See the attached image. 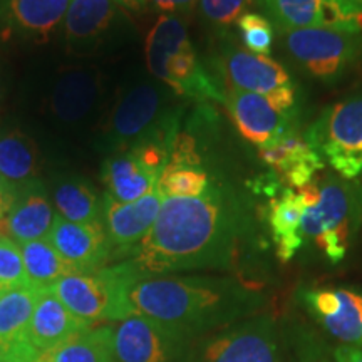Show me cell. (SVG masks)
Segmentation results:
<instances>
[{"instance_id": "obj_1", "label": "cell", "mask_w": 362, "mask_h": 362, "mask_svg": "<svg viewBox=\"0 0 362 362\" xmlns=\"http://www.w3.org/2000/svg\"><path fill=\"white\" fill-rule=\"evenodd\" d=\"M260 248L259 218L250 198L215 176L200 197H165L151 230L126 262L139 275L240 270Z\"/></svg>"}, {"instance_id": "obj_2", "label": "cell", "mask_w": 362, "mask_h": 362, "mask_svg": "<svg viewBox=\"0 0 362 362\" xmlns=\"http://www.w3.org/2000/svg\"><path fill=\"white\" fill-rule=\"evenodd\" d=\"M112 270L117 284L115 320L139 315L200 334L242 322L267 305L262 288L240 279L139 275L126 260Z\"/></svg>"}, {"instance_id": "obj_3", "label": "cell", "mask_w": 362, "mask_h": 362, "mask_svg": "<svg viewBox=\"0 0 362 362\" xmlns=\"http://www.w3.org/2000/svg\"><path fill=\"white\" fill-rule=\"evenodd\" d=\"M175 98L173 90L156 79L134 81L119 89L99 124L107 156L148 139L178 136L183 106L175 104Z\"/></svg>"}, {"instance_id": "obj_4", "label": "cell", "mask_w": 362, "mask_h": 362, "mask_svg": "<svg viewBox=\"0 0 362 362\" xmlns=\"http://www.w3.org/2000/svg\"><path fill=\"white\" fill-rule=\"evenodd\" d=\"M300 192L304 247L312 245L329 264H339L349 253L362 223L359 187L334 173H324Z\"/></svg>"}, {"instance_id": "obj_5", "label": "cell", "mask_w": 362, "mask_h": 362, "mask_svg": "<svg viewBox=\"0 0 362 362\" xmlns=\"http://www.w3.org/2000/svg\"><path fill=\"white\" fill-rule=\"evenodd\" d=\"M148 71L178 98L194 103H225V93L206 67L202 64L189 37L185 19L160 16L144 44Z\"/></svg>"}, {"instance_id": "obj_6", "label": "cell", "mask_w": 362, "mask_h": 362, "mask_svg": "<svg viewBox=\"0 0 362 362\" xmlns=\"http://www.w3.org/2000/svg\"><path fill=\"white\" fill-rule=\"evenodd\" d=\"M106 74L93 64L61 67L42 99V115L56 129L81 131L101 124L107 110Z\"/></svg>"}, {"instance_id": "obj_7", "label": "cell", "mask_w": 362, "mask_h": 362, "mask_svg": "<svg viewBox=\"0 0 362 362\" xmlns=\"http://www.w3.org/2000/svg\"><path fill=\"white\" fill-rule=\"evenodd\" d=\"M277 39L293 64L322 83H336L362 61V33L291 29L277 30Z\"/></svg>"}, {"instance_id": "obj_8", "label": "cell", "mask_w": 362, "mask_h": 362, "mask_svg": "<svg viewBox=\"0 0 362 362\" xmlns=\"http://www.w3.org/2000/svg\"><path fill=\"white\" fill-rule=\"evenodd\" d=\"M304 138L341 178L362 176V93L327 106Z\"/></svg>"}, {"instance_id": "obj_9", "label": "cell", "mask_w": 362, "mask_h": 362, "mask_svg": "<svg viewBox=\"0 0 362 362\" xmlns=\"http://www.w3.org/2000/svg\"><path fill=\"white\" fill-rule=\"evenodd\" d=\"M225 107L238 134L259 149L270 146L284 136L297 133L298 98L296 84L272 96L228 89Z\"/></svg>"}, {"instance_id": "obj_10", "label": "cell", "mask_w": 362, "mask_h": 362, "mask_svg": "<svg viewBox=\"0 0 362 362\" xmlns=\"http://www.w3.org/2000/svg\"><path fill=\"white\" fill-rule=\"evenodd\" d=\"M180 134V133H178ZM176 136L148 139L126 151L106 156L101 178L117 202H134L158 187L168 165Z\"/></svg>"}, {"instance_id": "obj_11", "label": "cell", "mask_w": 362, "mask_h": 362, "mask_svg": "<svg viewBox=\"0 0 362 362\" xmlns=\"http://www.w3.org/2000/svg\"><path fill=\"white\" fill-rule=\"evenodd\" d=\"M193 336L146 317H128L115 327L116 362H193Z\"/></svg>"}, {"instance_id": "obj_12", "label": "cell", "mask_w": 362, "mask_h": 362, "mask_svg": "<svg viewBox=\"0 0 362 362\" xmlns=\"http://www.w3.org/2000/svg\"><path fill=\"white\" fill-rule=\"evenodd\" d=\"M202 362H284L274 315L264 310L221 330L205 344Z\"/></svg>"}, {"instance_id": "obj_13", "label": "cell", "mask_w": 362, "mask_h": 362, "mask_svg": "<svg viewBox=\"0 0 362 362\" xmlns=\"http://www.w3.org/2000/svg\"><path fill=\"white\" fill-rule=\"evenodd\" d=\"M277 30L334 29L362 33V11L347 0H259Z\"/></svg>"}, {"instance_id": "obj_14", "label": "cell", "mask_w": 362, "mask_h": 362, "mask_svg": "<svg viewBox=\"0 0 362 362\" xmlns=\"http://www.w3.org/2000/svg\"><path fill=\"white\" fill-rule=\"evenodd\" d=\"M215 66L223 90L235 89L272 96L293 84L288 71L279 61L235 47L232 42L221 45Z\"/></svg>"}, {"instance_id": "obj_15", "label": "cell", "mask_w": 362, "mask_h": 362, "mask_svg": "<svg viewBox=\"0 0 362 362\" xmlns=\"http://www.w3.org/2000/svg\"><path fill=\"white\" fill-rule=\"evenodd\" d=\"M49 291L88 325L115 320L117 292L111 267L89 274L74 272L57 280Z\"/></svg>"}, {"instance_id": "obj_16", "label": "cell", "mask_w": 362, "mask_h": 362, "mask_svg": "<svg viewBox=\"0 0 362 362\" xmlns=\"http://www.w3.org/2000/svg\"><path fill=\"white\" fill-rule=\"evenodd\" d=\"M165 194L156 187L148 194L134 202H117L111 194H103V223L110 238L112 257L129 259L134 248L146 237L160 208Z\"/></svg>"}, {"instance_id": "obj_17", "label": "cell", "mask_w": 362, "mask_h": 362, "mask_svg": "<svg viewBox=\"0 0 362 362\" xmlns=\"http://www.w3.org/2000/svg\"><path fill=\"white\" fill-rule=\"evenodd\" d=\"M298 300L312 319L346 346L362 349V296L349 288H302Z\"/></svg>"}, {"instance_id": "obj_18", "label": "cell", "mask_w": 362, "mask_h": 362, "mask_svg": "<svg viewBox=\"0 0 362 362\" xmlns=\"http://www.w3.org/2000/svg\"><path fill=\"white\" fill-rule=\"evenodd\" d=\"M69 2L0 0V42H45L61 29Z\"/></svg>"}, {"instance_id": "obj_19", "label": "cell", "mask_w": 362, "mask_h": 362, "mask_svg": "<svg viewBox=\"0 0 362 362\" xmlns=\"http://www.w3.org/2000/svg\"><path fill=\"white\" fill-rule=\"evenodd\" d=\"M124 8L116 0H71L59 33L62 40L76 49H94L126 25Z\"/></svg>"}, {"instance_id": "obj_20", "label": "cell", "mask_w": 362, "mask_h": 362, "mask_svg": "<svg viewBox=\"0 0 362 362\" xmlns=\"http://www.w3.org/2000/svg\"><path fill=\"white\" fill-rule=\"evenodd\" d=\"M47 240L56 247L62 259L81 274L104 269L112 257V248L103 221L74 223L56 215Z\"/></svg>"}, {"instance_id": "obj_21", "label": "cell", "mask_w": 362, "mask_h": 362, "mask_svg": "<svg viewBox=\"0 0 362 362\" xmlns=\"http://www.w3.org/2000/svg\"><path fill=\"white\" fill-rule=\"evenodd\" d=\"M56 215L45 185L39 178L33 180L17 187L11 210L0 220V233L19 245L49 238Z\"/></svg>"}, {"instance_id": "obj_22", "label": "cell", "mask_w": 362, "mask_h": 362, "mask_svg": "<svg viewBox=\"0 0 362 362\" xmlns=\"http://www.w3.org/2000/svg\"><path fill=\"white\" fill-rule=\"evenodd\" d=\"M260 160L272 170V178L282 188H302L322 173L325 163L304 133H291L270 146L259 149Z\"/></svg>"}, {"instance_id": "obj_23", "label": "cell", "mask_w": 362, "mask_h": 362, "mask_svg": "<svg viewBox=\"0 0 362 362\" xmlns=\"http://www.w3.org/2000/svg\"><path fill=\"white\" fill-rule=\"evenodd\" d=\"M88 327L93 325L78 319L49 288H42L25 330V346L30 359L35 362L59 342Z\"/></svg>"}, {"instance_id": "obj_24", "label": "cell", "mask_w": 362, "mask_h": 362, "mask_svg": "<svg viewBox=\"0 0 362 362\" xmlns=\"http://www.w3.org/2000/svg\"><path fill=\"white\" fill-rule=\"evenodd\" d=\"M40 291L27 284L0 293V362H33L25 330Z\"/></svg>"}, {"instance_id": "obj_25", "label": "cell", "mask_w": 362, "mask_h": 362, "mask_svg": "<svg viewBox=\"0 0 362 362\" xmlns=\"http://www.w3.org/2000/svg\"><path fill=\"white\" fill-rule=\"evenodd\" d=\"M304 197L300 188H282L272 194L267 206V225L275 255L287 264L304 248L302 237Z\"/></svg>"}, {"instance_id": "obj_26", "label": "cell", "mask_w": 362, "mask_h": 362, "mask_svg": "<svg viewBox=\"0 0 362 362\" xmlns=\"http://www.w3.org/2000/svg\"><path fill=\"white\" fill-rule=\"evenodd\" d=\"M35 362H116L115 327L93 325L79 330L54 346Z\"/></svg>"}, {"instance_id": "obj_27", "label": "cell", "mask_w": 362, "mask_h": 362, "mask_svg": "<svg viewBox=\"0 0 362 362\" xmlns=\"http://www.w3.org/2000/svg\"><path fill=\"white\" fill-rule=\"evenodd\" d=\"M52 205L56 214L74 223L103 221V198L88 180L66 176L54 185Z\"/></svg>"}, {"instance_id": "obj_28", "label": "cell", "mask_w": 362, "mask_h": 362, "mask_svg": "<svg viewBox=\"0 0 362 362\" xmlns=\"http://www.w3.org/2000/svg\"><path fill=\"white\" fill-rule=\"evenodd\" d=\"M39 151L29 136L21 131L0 134V175L12 187L37 180Z\"/></svg>"}, {"instance_id": "obj_29", "label": "cell", "mask_w": 362, "mask_h": 362, "mask_svg": "<svg viewBox=\"0 0 362 362\" xmlns=\"http://www.w3.org/2000/svg\"><path fill=\"white\" fill-rule=\"evenodd\" d=\"M27 280L37 288H49L66 275L74 274V269L62 259L61 253L47 238L21 243Z\"/></svg>"}, {"instance_id": "obj_30", "label": "cell", "mask_w": 362, "mask_h": 362, "mask_svg": "<svg viewBox=\"0 0 362 362\" xmlns=\"http://www.w3.org/2000/svg\"><path fill=\"white\" fill-rule=\"evenodd\" d=\"M237 29L245 51L260 54V56H270L275 33L274 24L265 16L257 12L243 13L237 21Z\"/></svg>"}, {"instance_id": "obj_31", "label": "cell", "mask_w": 362, "mask_h": 362, "mask_svg": "<svg viewBox=\"0 0 362 362\" xmlns=\"http://www.w3.org/2000/svg\"><path fill=\"white\" fill-rule=\"evenodd\" d=\"M253 6H259V0H200L198 12L208 25L228 29Z\"/></svg>"}, {"instance_id": "obj_32", "label": "cell", "mask_w": 362, "mask_h": 362, "mask_svg": "<svg viewBox=\"0 0 362 362\" xmlns=\"http://www.w3.org/2000/svg\"><path fill=\"white\" fill-rule=\"evenodd\" d=\"M29 284L19 243L0 237V293Z\"/></svg>"}, {"instance_id": "obj_33", "label": "cell", "mask_w": 362, "mask_h": 362, "mask_svg": "<svg viewBox=\"0 0 362 362\" xmlns=\"http://www.w3.org/2000/svg\"><path fill=\"white\" fill-rule=\"evenodd\" d=\"M288 337L297 362H334L322 339L304 324H293L288 330Z\"/></svg>"}, {"instance_id": "obj_34", "label": "cell", "mask_w": 362, "mask_h": 362, "mask_svg": "<svg viewBox=\"0 0 362 362\" xmlns=\"http://www.w3.org/2000/svg\"><path fill=\"white\" fill-rule=\"evenodd\" d=\"M200 0H144L143 8L160 13V16H176L187 19L198 8Z\"/></svg>"}, {"instance_id": "obj_35", "label": "cell", "mask_w": 362, "mask_h": 362, "mask_svg": "<svg viewBox=\"0 0 362 362\" xmlns=\"http://www.w3.org/2000/svg\"><path fill=\"white\" fill-rule=\"evenodd\" d=\"M334 362H362V349L354 346L339 344L337 347L330 349Z\"/></svg>"}, {"instance_id": "obj_36", "label": "cell", "mask_w": 362, "mask_h": 362, "mask_svg": "<svg viewBox=\"0 0 362 362\" xmlns=\"http://www.w3.org/2000/svg\"><path fill=\"white\" fill-rule=\"evenodd\" d=\"M16 192L17 187H12V185H8L6 188H0V220L7 215L8 210H11L13 198H16Z\"/></svg>"}, {"instance_id": "obj_37", "label": "cell", "mask_w": 362, "mask_h": 362, "mask_svg": "<svg viewBox=\"0 0 362 362\" xmlns=\"http://www.w3.org/2000/svg\"><path fill=\"white\" fill-rule=\"evenodd\" d=\"M123 8H131V11H141L144 6V0H116Z\"/></svg>"}, {"instance_id": "obj_38", "label": "cell", "mask_w": 362, "mask_h": 362, "mask_svg": "<svg viewBox=\"0 0 362 362\" xmlns=\"http://www.w3.org/2000/svg\"><path fill=\"white\" fill-rule=\"evenodd\" d=\"M347 2H351L352 6H356L357 8H361L362 11V0H347Z\"/></svg>"}, {"instance_id": "obj_39", "label": "cell", "mask_w": 362, "mask_h": 362, "mask_svg": "<svg viewBox=\"0 0 362 362\" xmlns=\"http://www.w3.org/2000/svg\"><path fill=\"white\" fill-rule=\"evenodd\" d=\"M6 187H8V183L2 178V175H0V188H6Z\"/></svg>"}, {"instance_id": "obj_40", "label": "cell", "mask_w": 362, "mask_h": 362, "mask_svg": "<svg viewBox=\"0 0 362 362\" xmlns=\"http://www.w3.org/2000/svg\"><path fill=\"white\" fill-rule=\"evenodd\" d=\"M359 193H361V206H362V185L359 187Z\"/></svg>"}, {"instance_id": "obj_41", "label": "cell", "mask_w": 362, "mask_h": 362, "mask_svg": "<svg viewBox=\"0 0 362 362\" xmlns=\"http://www.w3.org/2000/svg\"><path fill=\"white\" fill-rule=\"evenodd\" d=\"M2 94H4V89H2V84H0V99H2Z\"/></svg>"}, {"instance_id": "obj_42", "label": "cell", "mask_w": 362, "mask_h": 362, "mask_svg": "<svg viewBox=\"0 0 362 362\" xmlns=\"http://www.w3.org/2000/svg\"><path fill=\"white\" fill-rule=\"evenodd\" d=\"M0 237H2V233H0Z\"/></svg>"}]
</instances>
